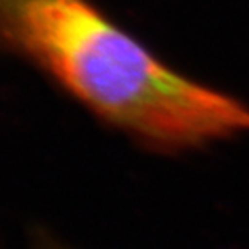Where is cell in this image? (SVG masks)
Returning a JSON list of instances; mask_svg holds the SVG:
<instances>
[{
    "instance_id": "7a4b0ae2",
    "label": "cell",
    "mask_w": 249,
    "mask_h": 249,
    "mask_svg": "<svg viewBox=\"0 0 249 249\" xmlns=\"http://www.w3.org/2000/svg\"><path fill=\"white\" fill-rule=\"evenodd\" d=\"M39 249H63V248H60V246H57L54 243H51L48 240H42V243L39 245Z\"/></svg>"
},
{
    "instance_id": "6da1fadb",
    "label": "cell",
    "mask_w": 249,
    "mask_h": 249,
    "mask_svg": "<svg viewBox=\"0 0 249 249\" xmlns=\"http://www.w3.org/2000/svg\"><path fill=\"white\" fill-rule=\"evenodd\" d=\"M0 53L155 153L249 132V105L171 68L95 0H0Z\"/></svg>"
}]
</instances>
